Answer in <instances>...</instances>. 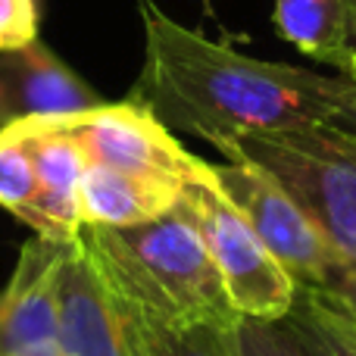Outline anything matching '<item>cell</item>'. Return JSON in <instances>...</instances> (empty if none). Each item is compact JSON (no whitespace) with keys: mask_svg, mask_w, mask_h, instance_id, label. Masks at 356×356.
I'll list each match as a JSON object with an SVG mask.
<instances>
[{"mask_svg":"<svg viewBox=\"0 0 356 356\" xmlns=\"http://www.w3.org/2000/svg\"><path fill=\"white\" fill-rule=\"evenodd\" d=\"M144 66L131 97L147 104L166 129L209 141L297 125L332 122L341 75L250 56L228 41L184 29L154 0H141Z\"/></svg>","mask_w":356,"mask_h":356,"instance_id":"1","label":"cell"},{"mask_svg":"<svg viewBox=\"0 0 356 356\" xmlns=\"http://www.w3.org/2000/svg\"><path fill=\"white\" fill-rule=\"evenodd\" d=\"M110 284L141 316L172 328L232 325L222 278L191 213L175 209L135 228H81Z\"/></svg>","mask_w":356,"mask_h":356,"instance_id":"2","label":"cell"},{"mask_svg":"<svg viewBox=\"0 0 356 356\" xmlns=\"http://www.w3.org/2000/svg\"><path fill=\"white\" fill-rule=\"evenodd\" d=\"M225 160L266 169L319 225L347 269H356V135L334 122L263 131L222 144Z\"/></svg>","mask_w":356,"mask_h":356,"instance_id":"3","label":"cell"},{"mask_svg":"<svg viewBox=\"0 0 356 356\" xmlns=\"http://www.w3.org/2000/svg\"><path fill=\"white\" fill-rule=\"evenodd\" d=\"M181 207L191 213L207 253L222 278L232 309L241 319L282 322L300 297V284L269 253L247 219L225 200L203 160L200 172L181 188Z\"/></svg>","mask_w":356,"mask_h":356,"instance_id":"4","label":"cell"},{"mask_svg":"<svg viewBox=\"0 0 356 356\" xmlns=\"http://www.w3.org/2000/svg\"><path fill=\"white\" fill-rule=\"evenodd\" d=\"M209 175L300 288H322L347 269L307 209L266 169L247 160H225L209 163Z\"/></svg>","mask_w":356,"mask_h":356,"instance_id":"5","label":"cell"},{"mask_svg":"<svg viewBox=\"0 0 356 356\" xmlns=\"http://www.w3.org/2000/svg\"><path fill=\"white\" fill-rule=\"evenodd\" d=\"M50 129L69 135L81 147L88 163L122 172L166 178L184 184L200 172L203 160L184 150L172 129L156 119V113L141 100L100 104L94 110L72 116H41Z\"/></svg>","mask_w":356,"mask_h":356,"instance_id":"6","label":"cell"},{"mask_svg":"<svg viewBox=\"0 0 356 356\" xmlns=\"http://www.w3.org/2000/svg\"><path fill=\"white\" fill-rule=\"evenodd\" d=\"M56 338L63 356H138L129 303L116 294L81 234L66 244L60 266Z\"/></svg>","mask_w":356,"mask_h":356,"instance_id":"7","label":"cell"},{"mask_svg":"<svg viewBox=\"0 0 356 356\" xmlns=\"http://www.w3.org/2000/svg\"><path fill=\"white\" fill-rule=\"evenodd\" d=\"M69 241L22 244L10 282L0 288V356H63L56 338V282Z\"/></svg>","mask_w":356,"mask_h":356,"instance_id":"8","label":"cell"},{"mask_svg":"<svg viewBox=\"0 0 356 356\" xmlns=\"http://www.w3.org/2000/svg\"><path fill=\"white\" fill-rule=\"evenodd\" d=\"M106 104L44 41L0 50V129L31 116H72Z\"/></svg>","mask_w":356,"mask_h":356,"instance_id":"9","label":"cell"},{"mask_svg":"<svg viewBox=\"0 0 356 356\" xmlns=\"http://www.w3.org/2000/svg\"><path fill=\"white\" fill-rule=\"evenodd\" d=\"M0 135L16 138L29 147L31 166H35V216L31 232L38 238L50 241H75L81 234V213H79V188L85 175V154L69 135L50 129L41 116L19 119L3 125Z\"/></svg>","mask_w":356,"mask_h":356,"instance_id":"10","label":"cell"},{"mask_svg":"<svg viewBox=\"0 0 356 356\" xmlns=\"http://www.w3.org/2000/svg\"><path fill=\"white\" fill-rule=\"evenodd\" d=\"M184 184L88 163L79 188L81 228H135L178 207Z\"/></svg>","mask_w":356,"mask_h":356,"instance_id":"11","label":"cell"},{"mask_svg":"<svg viewBox=\"0 0 356 356\" xmlns=\"http://www.w3.org/2000/svg\"><path fill=\"white\" fill-rule=\"evenodd\" d=\"M278 38L356 81V0H272Z\"/></svg>","mask_w":356,"mask_h":356,"instance_id":"12","label":"cell"},{"mask_svg":"<svg viewBox=\"0 0 356 356\" xmlns=\"http://www.w3.org/2000/svg\"><path fill=\"white\" fill-rule=\"evenodd\" d=\"M129 309H131V319H135L138 356H238V347H234V325L238 322H232V325L172 328L141 316L131 303Z\"/></svg>","mask_w":356,"mask_h":356,"instance_id":"13","label":"cell"},{"mask_svg":"<svg viewBox=\"0 0 356 356\" xmlns=\"http://www.w3.org/2000/svg\"><path fill=\"white\" fill-rule=\"evenodd\" d=\"M35 166H31L29 147L16 138L0 135V207L31 225L35 216Z\"/></svg>","mask_w":356,"mask_h":356,"instance_id":"14","label":"cell"},{"mask_svg":"<svg viewBox=\"0 0 356 356\" xmlns=\"http://www.w3.org/2000/svg\"><path fill=\"white\" fill-rule=\"evenodd\" d=\"M288 322L294 325L307 356H356V341L350 334L341 332L328 316L309 307L303 297H297V307L291 309Z\"/></svg>","mask_w":356,"mask_h":356,"instance_id":"15","label":"cell"},{"mask_svg":"<svg viewBox=\"0 0 356 356\" xmlns=\"http://www.w3.org/2000/svg\"><path fill=\"white\" fill-rule=\"evenodd\" d=\"M234 347H238V356H307L294 325L288 319L282 322L238 319Z\"/></svg>","mask_w":356,"mask_h":356,"instance_id":"16","label":"cell"},{"mask_svg":"<svg viewBox=\"0 0 356 356\" xmlns=\"http://www.w3.org/2000/svg\"><path fill=\"white\" fill-rule=\"evenodd\" d=\"M300 297L356 341V269H341L322 288H300Z\"/></svg>","mask_w":356,"mask_h":356,"instance_id":"17","label":"cell"},{"mask_svg":"<svg viewBox=\"0 0 356 356\" xmlns=\"http://www.w3.org/2000/svg\"><path fill=\"white\" fill-rule=\"evenodd\" d=\"M38 38V0H0V50Z\"/></svg>","mask_w":356,"mask_h":356,"instance_id":"18","label":"cell"},{"mask_svg":"<svg viewBox=\"0 0 356 356\" xmlns=\"http://www.w3.org/2000/svg\"><path fill=\"white\" fill-rule=\"evenodd\" d=\"M332 122H334V125H341V129H347V131H353V135H356V81L344 79V85H341L338 100H334Z\"/></svg>","mask_w":356,"mask_h":356,"instance_id":"19","label":"cell"},{"mask_svg":"<svg viewBox=\"0 0 356 356\" xmlns=\"http://www.w3.org/2000/svg\"><path fill=\"white\" fill-rule=\"evenodd\" d=\"M207 3H209V0H207Z\"/></svg>","mask_w":356,"mask_h":356,"instance_id":"20","label":"cell"}]
</instances>
